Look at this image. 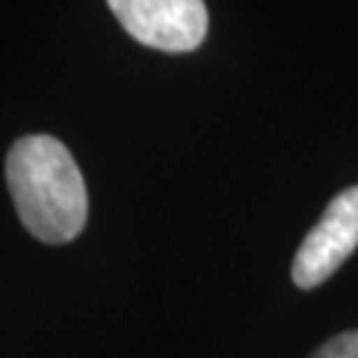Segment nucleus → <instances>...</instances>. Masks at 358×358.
Returning <instances> with one entry per match:
<instances>
[{
    "mask_svg": "<svg viewBox=\"0 0 358 358\" xmlns=\"http://www.w3.org/2000/svg\"><path fill=\"white\" fill-rule=\"evenodd\" d=\"M358 247V186L337 194L321 220L308 231L292 260V282L300 289L321 287Z\"/></svg>",
    "mask_w": 358,
    "mask_h": 358,
    "instance_id": "3",
    "label": "nucleus"
},
{
    "mask_svg": "<svg viewBox=\"0 0 358 358\" xmlns=\"http://www.w3.org/2000/svg\"><path fill=\"white\" fill-rule=\"evenodd\" d=\"M310 358H358V332L337 334Z\"/></svg>",
    "mask_w": 358,
    "mask_h": 358,
    "instance_id": "4",
    "label": "nucleus"
},
{
    "mask_svg": "<svg viewBox=\"0 0 358 358\" xmlns=\"http://www.w3.org/2000/svg\"><path fill=\"white\" fill-rule=\"evenodd\" d=\"M109 8L130 38L165 53H186L207 35L202 0H112Z\"/></svg>",
    "mask_w": 358,
    "mask_h": 358,
    "instance_id": "2",
    "label": "nucleus"
},
{
    "mask_svg": "<svg viewBox=\"0 0 358 358\" xmlns=\"http://www.w3.org/2000/svg\"><path fill=\"white\" fill-rule=\"evenodd\" d=\"M6 180L24 229L45 244L80 236L88 220V189L72 152L53 136H24L11 146Z\"/></svg>",
    "mask_w": 358,
    "mask_h": 358,
    "instance_id": "1",
    "label": "nucleus"
}]
</instances>
